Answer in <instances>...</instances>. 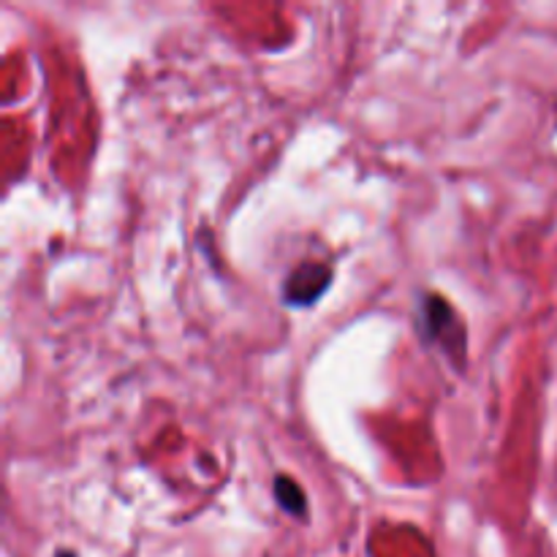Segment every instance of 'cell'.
I'll return each instance as SVG.
<instances>
[{
	"label": "cell",
	"instance_id": "obj_1",
	"mask_svg": "<svg viewBox=\"0 0 557 557\" xmlns=\"http://www.w3.org/2000/svg\"><path fill=\"white\" fill-rule=\"evenodd\" d=\"M330 281V267L321 264V261H305V264H299L297 270L288 275L286 294H283V297H286V302L294 305V308H302V305L315 302V299L326 292Z\"/></svg>",
	"mask_w": 557,
	"mask_h": 557
},
{
	"label": "cell",
	"instance_id": "obj_2",
	"mask_svg": "<svg viewBox=\"0 0 557 557\" xmlns=\"http://www.w3.org/2000/svg\"><path fill=\"white\" fill-rule=\"evenodd\" d=\"M424 313H428V326L430 332L435 335V341L441 346H446V351H462V346H457L455 335H457V319L455 310L444 302L441 297H430V302L424 305Z\"/></svg>",
	"mask_w": 557,
	"mask_h": 557
},
{
	"label": "cell",
	"instance_id": "obj_3",
	"mask_svg": "<svg viewBox=\"0 0 557 557\" xmlns=\"http://www.w3.org/2000/svg\"><path fill=\"white\" fill-rule=\"evenodd\" d=\"M275 498L281 504L283 511H288L292 517H305L308 504H305V493L299 490V484L288 476L275 479Z\"/></svg>",
	"mask_w": 557,
	"mask_h": 557
}]
</instances>
